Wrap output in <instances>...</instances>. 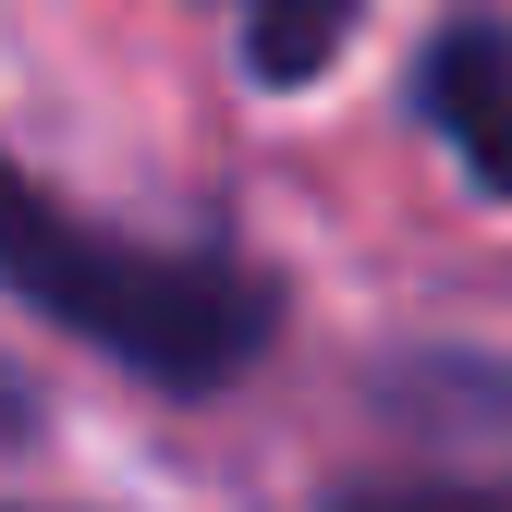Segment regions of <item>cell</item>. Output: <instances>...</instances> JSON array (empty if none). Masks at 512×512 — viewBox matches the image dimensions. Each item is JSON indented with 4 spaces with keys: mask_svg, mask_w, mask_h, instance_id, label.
<instances>
[{
    "mask_svg": "<svg viewBox=\"0 0 512 512\" xmlns=\"http://www.w3.org/2000/svg\"><path fill=\"white\" fill-rule=\"evenodd\" d=\"M0 281H13L37 317H61L74 342H98L122 378L183 391V403L232 391V378L269 354V330H281V293H269V281L220 269V256L122 244V232H98L86 208L37 196L13 159H0Z\"/></svg>",
    "mask_w": 512,
    "mask_h": 512,
    "instance_id": "1",
    "label": "cell"
},
{
    "mask_svg": "<svg viewBox=\"0 0 512 512\" xmlns=\"http://www.w3.org/2000/svg\"><path fill=\"white\" fill-rule=\"evenodd\" d=\"M415 98L488 196H512V25H439L415 61Z\"/></svg>",
    "mask_w": 512,
    "mask_h": 512,
    "instance_id": "2",
    "label": "cell"
},
{
    "mask_svg": "<svg viewBox=\"0 0 512 512\" xmlns=\"http://www.w3.org/2000/svg\"><path fill=\"white\" fill-rule=\"evenodd\" d=\"M366 0H244V74L256 86H317L342 61Z\"/></svg>",
    "mask_w": 512,
    "mask_h": 512,
    "instance_id": "3",
    "label": "cell"
},
{
    "mask_svg": "<svg viewBox=\"0 0 512 512\" xmlns=\"http://www.w3.org/2000/svg\"><path fill=\"white\" fill-rule=\"evenodd\" d=\"M330 512H512V476H415V488H342Z\"/></svg>",
    "mask_w": 512,
    "mask_h": 512,
    "instance_id": "4",
    "label": "cell"
}]
</instances>
